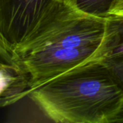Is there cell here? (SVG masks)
Masks as SVG:
<instances>
[{
	"mask_svg": "<svg viewBox=\"0 0 123 123\" xmlns=\"http://www.w3.org/2000/svg\"><path fill=\"white\" fill-rule=\"evenodd\" d=\"M99 61L123 86V16L107 17L105 43Z\"/></svg>",
	"mask_w": 123,
	"mask_h": 123,
	"instance_id": "cell-4",
	"label": "cell"
},
{
	"mask_svg": "<svg viewBox=\"0 0 123 123\" xmlns=\"http://www.w3.org/2000/svg\"><path fill=\"white\" fill-rule=\"evenodd\" d=\"M18 60L14 55L8 49L2 39L0 37V65L1 64H15Z\"/></svg>",
	"mask_w": 123,
	"mask_h": 123,
	"instance_id": "cell-7",
	"label": "cell"
},
{
	"mask_svg": "<svg viewBox=\"0 0 123 123\" xmlns=\"http://www.w3.org/2000/svg\"><path fill=\"white\" fill-rule=\"evenodd\" d=\"M106 29L107 17L84 12L74 0L52 1L16 53L29 76L31 91L78 66L99 61Z\"/></svg>",
	"mask_w": 123,
	"mask_h": 123,
	"instance_id": "cell-1",
	"label": "cell"
},
{
	"mask_svg": "<svg viewBox=\"0 0 123 123\" xmlns=\"http://www.w3.org/2000/svg\"><path fill=\"white\" fill-rule=\"evenodd\" d=\"M109 15L123 16V0H115L109 12Z\"/></svg>",
	"mask_w": 123,
	"mask_h": 123,
	"instance_id": "cell-8",
	"label": "cell"
},
{
	"mask_svg": "<svg viewBox=\"0 0 123 123\" xmlns=\"http://www.w3.org/2000/svg\"><path fill=\"white\" fill-rule=\"evenodd\" d=\"M74 1L86 12L98 17H107L115 0H74Z\"/></svg>",
	"mask_w": 123,
	"mask_h": 123,
	"instance_id": "cell-6",
	"label": "cell"
},
{
	"mask_svg": "<svg viewBox=\"0 0 123 123\" xmlns=\"http://www.w3.org/2000/svg\"><path fill=\"white\" fill-rule=\"evenodd\" d=\"M28 97L54 123H123V86L99 61L55 77Z\"/></svg>",
	"mask_w": 123,
	"mask_h": 123,
	"instance_id": "cell-2",
	"label": "cell"
},
{
	"mask_svg": "<svg viewBox=\"0 0 123 123\" xmlns=\"http://www.w3.org/2000/svg\"><path fill=\"white\" fill-rule=\"evenodd\" d=\"M54 0H0V37L16 57L46 6Z\"/></svg>",
	"mask_w": 123,
	"mask_h": 123,
	"instance_id": "cell-3",
	"label": "cell"
},
{
	"mask_svg": "<svg viewBox=\"0 0 123 123\" xmlns=\"http://www.w3.org/2000/svg\"><path fill=\"white\" fill-rule=\"evenodd\" d=\"M30 78L20 65H0V108L10 106L30 92Z\"/></svg>",
	"mask_w": 123,
	"mask_h": 123,
	"instance_id": "cell-5",
	"label": "cell"
}]
</instances>
